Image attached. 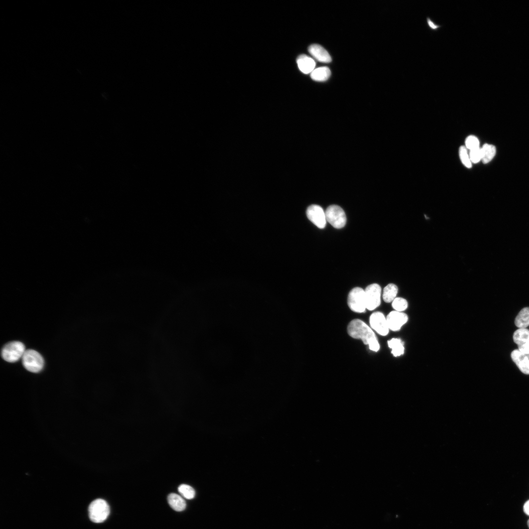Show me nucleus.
<instances>
[{"label": "nucleus", "instance_id": "b1692460", "mask_svg": "<svg viewBox=\"0 0 529 529\" xmlns=\"http://www.w3.org/2000/svg\"><path fill=\"white\" fill-rule=\"evenodd\" d=\"M465 144L466 148L469 150L479 147V141L478 139L474 135L468 136L465 140Z\"/></svg>", "mask_w": 529, "mask_h": 529}, {"label": "nucleus", "instance_id": "cd10ccee", "mask_svg": "<svg viewBox=\"0 0 529 529\" xmlns=\"http://www.w3.org/2000/svg\"><path fill=\"white\" fill-rule=\"evenodd\" d=\"M527 524H528V527L529 528V519L528 521Z\"/></svg>", "mask_w": 529, "mask_h": 529}, {"label": "nucleus", "instance_id": "4468645a", "mask_svg": "<svg viewBox=\"0 0 529 529\" xmlns=\"http://www.w3.org/2000/svg\"><path fill=\"white\" fill-rule=\"evenodd\" d=\"M296 62L299 70L305 74L311 73L314 70L315 61L306 55L302 54L299 56Z\"/></svg>", "mask_w": 529, "mask_h": 529}, {"label": "nucleus", "instance_id": "f257e3e1", "mask_svg": "<svg viewBox=\"0 0 529 529\" xmlns=\"http://www.w3.org/2000/svg\"><path fill=\"white\" fill-rule=\"evenodd\" d=\"M347 332L352 337L361 339L364 344L368 345L371 350L374 352L379 351L380 344L375 333L362 320L358 319L352 320L348 326Z\"/></svg>", "mask_w": 529, "mask_h": 529}, {"label": "nucleus", "instance_id": "f8f14e48", "mask_svg": "<svg viewBox=\"0 0 529 529\" xmlns=\"http://www.w3.org/2000/svg\"><path fill=\"white\" fill-rule=\"evenodd\" d=\"M511 358L523 373L529 375V354L515 349L511 353Z\"/></svg>", "mask_w": 529, "mask_h": 529}, {"label": "nucleus", "instance_id": "9b49d317", "mask_svg": "<svg viewBox=\"0 0 529 529\" xmlns=\"http://www.w3.org/2000/svg\"><path fill=\"white\" fill-rule=\"evenodd\" d=\"M386 318L389 329L393 331L399 330L408 320L406 313L396 311L391 312Z\"/></svg>", "mask_w": 529, "mask_h": 529}, {"label": "nucleus", "instance_id": "aec40b11", "mask_svg": "<svg viewBox=\"0 0 529 529\" xmlns=\"http://www.w3.org/2000/svg\"><path fill=\"white\" fill-rule=\"evenodd\" d=\"M388 347L391 349V353L394 357L401 356L404 353L403 344L399 338H393L387 341Z\"/></svg>", "mask_w": 529, "mask_h": 529}, {"label": "nucleus", "instance_id": "f3484780", "mask_svg": "<svg viewBox=\"0 0 529 529\" xmlns=\"http://www.w3.org/2000/svg\"><path fill=\"white\" fill-rule=\"evenodd\" d=\"M331 75V71L327 67H320L314 69L311 73V78L318 81H324L327 80Z\"/></svg>", "mask_w": 529, "mask_h": 529}, {"label": "nucleus", "instance_id": "9d476101", "mask_svg": "<svg viewBox=\"0 0 529 529\" xmlns=\"http://www.w3.org/2000/svg\"><path fill=\"white\" fill-rule=\"evenodd\" d=\"M513 339L520 352L529 354V330L519 328L513 333Z\"/></svg>", "mask_w": 529, "mask_h": 529}, {"label": "nucleus", "instance_id": "dca6fc26", "mask_svg": "<svg viewBox=\"0 0 529 529\" xmlns=\"http://www.w3.org/2000/svg\"><path fill=\"white\" fill-rule=\"evenodd\" d=\"M514 323L519 328H526L529 326V307L524 308L520 311Z\"/></svg>", "mask_w": 529, "mask_h": 529}, {"label": "nucleus", "instance_id": "ddd939ff", "mask_svg": "<svg viewBox=\"0 0 529 529\" xmlns=\"http://www.w3.org/2000/svg\"><path fill=\"white\" fill-rule=\"evenodd\" d=\"M309 53L318 61L323 63H329L332 58L327 51L322 46L317 44H313L308 48Z\"/></svg>", "mask_w": 529, "mask_h": 529}, {"label": "nucleus", "instance_id": "6ab92c4d", "mask_svg": "<svg viewBox=\"0 0 529 529\" xmlns=\"http://www.w3.org/2000/svg\"><path fill=\"white\" fill-rule=\"evenodd\" d=\"M398 287L394 284H389L384 289L383 300L386 303L392 302L396 297Z\"/></svg>", "mask_w": 529, "mask_h": 529}, {"label": "nucleus", "instance_id": "393cba45", "mask_svg": "<svg viewBox=\"0 0 529 529\" xmlns=\"http://www.w3.org/2000/svg\"><path fill=\"white\" fill-rule=\"evenodd\" d=\"M469 157L472 163H477L481 160V148L478 147L470 150Z\"/></svg>", "mask_w": 529, "mask_h": 529}, {"label": "nucleus", "instance_id": "bb28decb", "mask_svg": "<svg viewBox=\"0 0 529 529\" xmlns=\"http://www.w3.org/2000/svg\"><path fill=\"white\" fill-rule=\"evenodd\" d=\"M523 509L524 512L529 516V500L527 501L524 504L523 506Z\"/></svg>", "mask_w": 529, "mask_h": 529}, {"label": "nucleus", "instance_id": "6e6552de", "mask_svg": "<svg viewBox=\"0 0 529 529\" xmlns=\"http://www.w3.org/2000/svg\"><path fill=\"white\" fill-rule=\"evenodd\" d=\"M306 214L308 219L318 228L323 229L325 227L327 221L325 212L320 206L311 205L307 208Z\"/></svg>", "mask_w": 529, "mask_h": 529}, {"label": "nucleus", "instance_id": "423d86ee", "mask_svg": "<svg viewBox=\"0 0 529 529\" xmlns=\"http://www.w3.org/2000/svg\"><path fill=\"white\" fill-rule=\"evenodd\" d=\"M325 216L326 220L336 228H341L346 224L345 214L343 210L337 205L329 206L325 211Z\"/></svg>", "mask_w": 529, "mask_h": 529}, {"label": "nucleus", "instance_id": "7ed1b4c3", "mask_svg": "<svg viewBox=\"0 0 529 529\" xmlns=\"http://www.w3.org/2000/svg\"><path fill=\"white\" fill-rule=\"evenodd\" d=\"M22 363L28 371L37 373L43 369L44 361L43 357L38 352L28 349L25 350L22 357Z\"/></svg>", "mask_w": 529, "mask_h": 529}, {"label": "nucleus", "instance_id": "20e7f679", "mask_svg": "<svg viewBox=\"0 0 529 529\" xmlns=\"http://www.w3.org/2000/svg\"><path fill=\"white\" fill-rule=\"evenodd\" d=\"M347 302L349 307L353 312L364 313L366 309L364 290L360 287L353 289L348 294Z\"/></svg>", "mask_w": 529, "mask_h": 529}, {"label": "nucleus", "instance_id": "5701e85b", "mask_svg": "<svg viewBox=\"0 0 529 529\" xmlns=\"http://www.w3.org/2000/svg\"><path fill=\"white\" fill-rule=\"evenodd\" d=\"M393 308L397 312H402L405 311L408 307L407 301L402 297H396L392 303Z\"/></svg>", "mask_w": 529, "mask_h": 529}, {"label": "nucleus", "instance_id": "4be33fe9", "mask_svg": "<svg viewBox=\"0 0 529 529\" xmlns=\"http://www.w3.org/2000/svg\"><path fill=\"white\" fill-rule=\"evenodd\" d=\"M459 155L460 160L463 165L468 168H471L472 167V162L465 146L463 145L460 146L459 148Z\"/></svg>", "mask_w": 529, "mask_h": 529}, {"label": "nucleus", "instance_id": "a878e982", "mask_svg": "<svg viewBox=\"0 0 529 529\" xmlns=\"http://www.w3.org/2000/svg\"><path fill=\"white\" fill-rule=\"evenodd\" d=\"M426 22L428 27L432 31H437L442 26L441 25L435 24L429 17H427Z\"/></svg>", "mask_w": 529, "mask_h": 529}, {"label": "nucleus", "instance_id": "1a4fd4ad", "mask_svg": "<svg viewBox=\"0 0 529 529\" xmlns=\"http://www.w3.org/2000/svg\"><path fill=\"white\" fill-rule=\"evenodd\" d=\"M369 322L371 327L379 335L385 336L388 334L389 329L386 318L383 313H373L370 316Z\"/></svg>", "mask_w": 529, "mask_h": 529}, {"label": "nucleus", "instance_id": "a211bd4d", "mask_svg": "<svg viewBox=\"0 0 529 529\" xmlns=\"http://www.w3.org/2000/svg\"><path fill=\"white\" fill-rule=\"evenodd\" d=\"M481 161L484 164L490 162L496 154V149L494 145L484 144L481 148Z\"/></svg>", "mask_w": 529, "mask_h": 529}, {"label": "nucleus", "instance_id": "2eb2a0df", "mask_svg": "<svg viewBox=\"0 0 529 529\" xmlns=\"http://www.w3.org/2000/svg\"><path fill=\"white\" fill-rule=\"evenodd\" d=\"M168 503L170 507L176 511L184 510L186 506L184 499L175 493H170L168 497Z\"/></svg>", "mask_w": 529, "mask_h": 529}, {"label": "nucleus", "instance_id": "412c9836", "mask_svg": "<svg viewBox=\"0 0 529 529\" xmlns=\"http://www.w3.org/2000/svg\"><path fill=\"white\" fill-rule=\"evenodd\" d=\"M179 492L183 497L187 499H193L195 494L194 489L191 486L186 484H181L178 488Z\"/></svg>", "mask_w": 529, "mask_h": 529}, {"label": "nucleus", "instance_id": "f03ea898", "mask_svg": "<svg viewBox=\"0 0 529 529\" xmlns=\"http://www.w3.org/2000/svg\"><path fill=\"white\" fill-rule=\"evenodd\" d=\"M89 516L90 520L96 523L104 522L108 517L110 513V508L107 502L101 499L93 501L88 508Z\"/></svg>", "mask_w": 529, "mask_h": 529}, {"label": "nucleus", "instance_id": "0eeeda50", "mask_svg": "<svg viewBox=\"0 0 529 529\" xmlns=\"http://www.w3.org/2000/svg\"><path fill=\"white\" fill-rule=\"evenodd\" d=\"M365 291L366 309L372 311L381 304V288L377 284L368 286Z\"/></svg>", "mask_w": 529, "mask_h": 529}, {"label": "nucleus", "instance_id": "39448f33", "mask_svg": "<svg viewBox=\"0 0 529 529\" xmlns=\"http://www.w3.org/2000/svg\"><path fill=\"white\" fill-rule=\"evenodd\" d=\"M25 350L24 344L18 341L10 342L2 349L1 356L4 360L14 362L23 357Z\"/></svg>", "mask_w": 529, "mask_h": 529}]
</instances>
